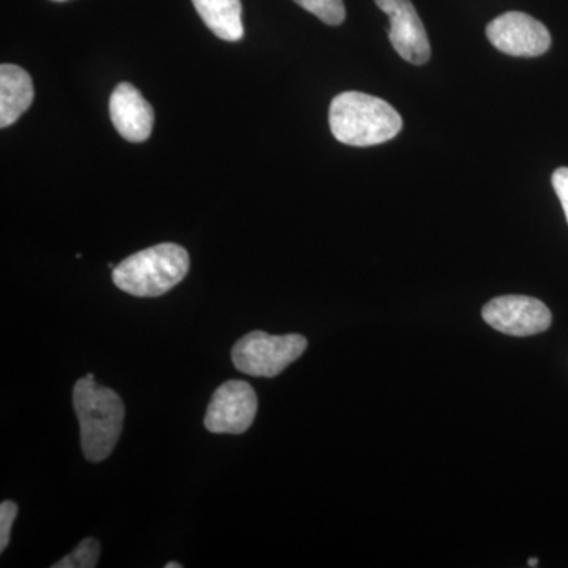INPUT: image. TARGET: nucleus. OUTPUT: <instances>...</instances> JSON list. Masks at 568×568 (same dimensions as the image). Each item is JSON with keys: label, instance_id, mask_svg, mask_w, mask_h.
Returning a JSON list of instances; mask_svg holds the SVG:
<instances>
[{"label": "nucleus", "instance_id": "nucleus-1", "mask_svg": "<svg viewBox=\"0 0 568 568\" xmlns=\"http://www.w3.org/2000/svg\"><path fill=\"white\" fill-rule=\"evenodd\" d=\"M328 123L336 140L354 148L383 144L403 129L402 115L390 103L355 91L339 93L332 100Z\"/></svg>", "mask_w": 568, "mask_h": 568}, {"label": "nucleus", "instance_id": "nucleus-2", "mask_svg": "<svg viewBox=\"0 0 568 568\" xmlns=\"http://www.w3.org/2000/svg\"><path fill=\"white\" fill-rule=\"evenodd\" d=\"M73 406L80 420L84 457L91 463L104 462L121 437L125 417L121 396L85 376L73 388Z\"/></svg>", "mask_w": 568, "mask_h": 568}, {"label": "nucleus", "instance_id": "nucleus-3", "mask_svg": "<svg viewBox=\"0 0 568 568\" xmlns=\"http://www.w3.org/2000/svg\"><path fill=\"white\" fill-rule=\"evenodd\" d=\"M189 252L181 245L160 244L142 250L112 268V282L134 297H160L189 274Z\"/></svg>", "mask_w": 568, "mask_h": 568}, {"label": "nucleus", "instance_id": "nucleus-4", "mask_svg": "<svg viewBox=\"0 0 568 568\" xmlns=\"http://www.w3.org/2000/svg\"><path fill=\"white\" fill-rule=\"evenodd\" d=\"M308 342L298 334L268 335L250 332L233 347V362L239 372L254 377H275L305 353Z\"/></svg>", "mask_w": 568, "mask_h": 568}, {"label": "nucleus", "instance_id": "nucleus-5", "mask_svg": "<svg viewBox=\"0 0 568 568\" xmlns=\"http://www.w3.org/2000/svg\"><path fill=\"white\" fill-rule=\"evenodd\" d=\"M257 413L256 392L244 381H227L216 388L205 413L204 426L216 435H242Z\"/></svg>", "mask_w": 568, "mask_h": 568}, {"label": "nucleus", "instance_id": "nucleus-6", "mask_svg": "<svg viewBox=\"0 0 568 568\" xmlns=\"http://www.w3.org/2000/svg\"><path fill=\"white\" fill-rule=\"evenodd\" d=\"M485 323L497 332L514 336H530L548 331L552 316L548 306L528 295H503L493 298L481 310Z\"/></svg>", "mask_w": 568, "mask_h": 568}, {"label": "nucleus", "instance_id": "nucleus-7", "mask_svg": "<svg viewBox=\"0 0 568 568\" xmlns=\"http://www.w3.org/2000/svg\"><path fill=\"white\" fill-rule=\"evenodd\" d=\"M487 37L493 47L514 58H537L551 47L545 24L521 11H508L489 22Z\"/></svg>", "mask_w": 568, "mask_h": 568}, {"label": "nucleus", "instance_id": "nucleus-8", "mask_svg": "<svg viewBox=\"0 0 568 568\" xmlns=\"http://www.w3.org/2000/svg\"><path fill=\"white\" fill-rule=\"evenodd\" d=\"M390 20L392 47L405 61L414 65H424L429 61L432 47L424 28V22L418 18L416 7L410 0H375Z\"/></svg>", "mask_w": 568, "mask_h": 568}, {"label": "nucleus", "instance_id": "nucleus-9", "mask_svg": "<svg viewBox=\"0 0 568 568\" xmlns=\"http://www.w3.org/2000/svg\"><path fill=\"white\" fill-rule=\"evenodd\" d=\"M110 114L112 125L123 140L144 142L151 136L155 112L130 82H121L111 93Z\"/></svg>", "mask_w": 568, "mask_h": 568}, {"label": "nucleus", "instance_id": "nucleus-10", "mask_svg": "<svg viewBox=\"0 0 568 568\" xmlns=\"http://www.w3.org/2000/svg\"><path fill=\"white\" fill-rule=\"evenodd\" d=\"M33 84L31 74L18 65L0 67V126L13 125L31 108Z\"/></svg>", "mask_w": 568, "mask_h": 568}, {"label": "nucleus", "instance_id": "nucleus-11", "mask_svg": "<svg viewBox=\"0 0 568 568\" xmlns=\"http://www.w3.org/2000/svg\"><path fill=\"white\" fill-rule=\"evenodd\" d=\"M201 20L219 39L239 41L244 37L241 0H192Z\"/></svg>", "mask_w": 568, "mask_h": 568}, {"label": "nucleus", "instance_id": "nucleus-12", "mask_svg": "<svg viewBox=\"0 0 568 568\" xmlns=\"http://www.w3.org/2000/svg\"><path fill=\"white\" fill-rule=\"evenodd\" d=\"M302 9L315 14L328 26H339L346 18L343 0H294Z\"/></svg>", "mask_w": 568, "mask_h": 568}, {"label": "nucleus", "instance_id": "nucleus-13", "mask_svg": "<svg viewBox=\"0 0 568 568\" xmlns=\"http://www.w3.org/2000/svg\"><path fill=\"white\" fill-rule=\"evenodd\" d=\"M100 558V544L95 538L82 540L73 552L55 562L52 568H93Z\"/></svg>", "mask_w": 568, "mask_h": 568}, {"label": "nucleus", "instance_id": "nucleus-14", "mask_svg": "<svg viewBox=\"0 0 568 568\" xmlns=\"http://www.w3.org/2000/svg\"><path fill=\"white\" fill-rule=\"evenodd\" d=\"M18 515V506L11 500H3L0 506V552L6 551L10 544L11 526Z\"/></svg>", "mask_w": 568, "mask_h": 568}, {"label": "nucleus", "instance_id": "nucleus-15", "mask_svg": "<svg viewBox=\"0 0 568 568\" xmlns=\"http://www.w3.org/2000/svg\"><path fill=\"white\" fill-rule=\"evenodd\" d=\"M552 186H555V192L558 194L564 212H566L568 223V168H559L555 171Z\"/></svg>", "mask_w": 568, "mask_h": 568}, {"label": "nucleus", "instance_id": "nucleus-16", "mask_svg": "<svg viewBox=\"0 0 568 568\" xmlns=\"http://www.w3.org/2000/svg\"><path fill=\"white\" fill-rule=\"evenodd\" d=\"M166 568H182V564L170 562L164 566Z\"/></svg>", "mask_w": 568, "mask_h": 568}, {"label": "nucleus", "instance_id": "nucleus-17", "mask_svg": "<svg viewBox=\"0 0 568 568\" xmlns=\"http://www.w3.org/2000/svg\"><path fill=\"white\" fill-rule=\"evenodd\" d=\"M528 566L529 567H537L538 566V560L537 559H530Z\"/></svg>", "mask_w": 568, "mask_h": 568}, {"label": "nucleus", "instance_id": "nucleus-18", "mask_svg": "<svg viewBox=\"0 0 568 568\" xmlns=\"http://www.w3.org/2000/svg\"><path fill=\"white\" fill-rule=\"evenodd\" d=\"M52 2H65V0H52Z\"/></svg>", "mask_w": 568, "mask_h": 568}]
</instances>
